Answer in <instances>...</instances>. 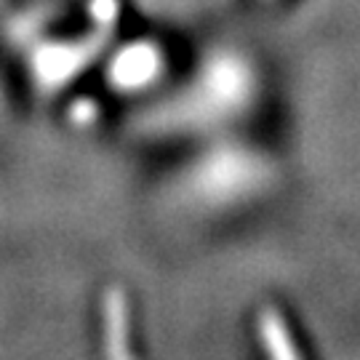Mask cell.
<instances>
[{"instance_id":"cell-1","label":"cell","mask_w":360,"mask_h":360,"mask_svg":"<svg viewBox=\"0 0 360 360\" xmlns=\"http://www.w3.org/2000/svg\"><path fill=\"white\" fill-rule=\"evenodd\" d=\"M158 70V56L150 46H134L117 56L115 80L123 89H139L144 86Z\"/></svg>"}]
</instances>
